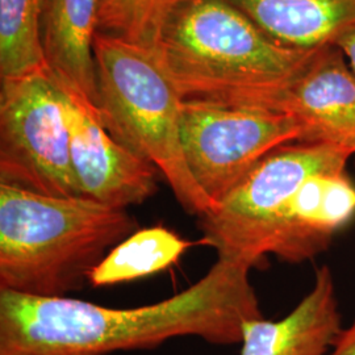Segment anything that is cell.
Returning a JSON list of instances; mask_svg holds the SVG:
<instances>
[{
    "mask_svg": "<svg viewBox=\"0 0 355 355\" xmlns=\"http://www.w3.org/2000/svg\"><path fill=\"white\" fill-rule=\"evenodd\" d=\"M250 270L217 258L187 290L136 308L0 291V355H108L189 336L241 343L245 324L263 318Z\"/></svg>",
    "mask_w": 355,
    "mask_h": 355,
    "instance_id": "1",
    "label": "cell"
},
{
    "mask_svg": "<svg viewBox=\"0 0 355 355\" xmlns=\"http://www.w3.org/2000/svg\"><path fill=\"white\" fill-rule=\"evenodd\" d=\"M315 51L280 44L229 0H183L154 48L184 101L266 110Z\"/></svg>",
    "mask_w": 355,
    "mask_h": 355,
    "instance_id": "2",
    "label": "cell"
},
{
    "mask_svg": "<svg viewBox=\"0 0 355 355\" xmlns=\"http://www.w3.org/2000/svg\"><path fill=\"white\" fill-rule=\"evenodd\" d=\"M127 209L0 183V291L61 297L139 230Z\"/></svg>",
    "mask_w": 355,
    "mask_h": 355,
    "instance_id": "3",
    "label": "cell"
},
{
    "mask_svg": "<svg viewBox=\"0 0 355 355\" xmlns=\"http://www.w3.org/2000/svg\"><path fill=\"white\" fill-rule=\"evenodd\" d=\"M95 110L114 140L155 166L190 215L214 205L191 175L182 146L184 99L155 53L95 35Z\"/></svg>",
    "mask_w": 355,
    "mask_h": 355,
    "instance_id": "4",
    "label": "cell"
},
{
    "mask_svg": "<svg viewBox=\"0 0 355 355\" xmlns=\"http://www.w3.org/2000/svg\"><path fill=\"white\" fill-rule=\"evenodd\" d=\"M350 159L349 153L328 145L291 142L277 148L199 217L202 242L215 249L218 259L262 266L292 195L313 175L346 170Z\"/></svg>",
    "mask_w": 355,
    "mask_h": 355,
    "instance_id": "5",
    "label": "cell"
},
{
    "mask_svg": "<svg viewBox=\"0 0 355 355\" xmlns=\"http://www.w3.org/2000/svg\"><path fill=\"white\" fill-rule=\"evenodd\" d=\"M0 183L80 196L62 94L49 71L0 80Z\"/></svg>",
    "mask_w": 355,
    "mask_h": 355,
    "instance_id": "6",
    "label": "cell"
},
{
    "mask_svg": "<svg viewBox=\"0 0 355 355\" xmlns=\"http://www.w3.org/2000/svg\"><path fill=\"white\" fill-rule=\"evenodd\" d=\"M299 137L300 129L288 114L203 99L183 102L184 158L191 175L214 207L268 153L297 142Z\"/></svg>",
    "mask_w": 355,
    "mask_h": 355,
    "instance_id": "7",
    "label": "cell"
},
{
    "mask_svg": "<svg viewBox=\"0 0 355 355\" xmlns=\"http://www.w3.org/2000/svg\"><path fill=\"white\" fill-rule=\"evenodd\" d=\"M58 87L62 94L71 164L80 196L119 209L150 199L158 191V178L162 175L159 170L114 140L91 103Z\"/></svg>",
    "mask_w": 355,
    "mask_h": 355,
    "instance_id": "8",
    "label": "cell"
},
{
    "mask_svg": "<svg viewBox=\"0 0 355 355\" xmlns=\"http://www.w3.org/2000/svg\"><path fill=\"white\" fill-rule=\"evenodd\" d=\"M270 110L296 121L297 142L333 146L355 159V74L336 44L318 48Z\"/></svg>",
    "mask_w": 355,
    "mask_h": 355,
    "instance_id": "9",
    "label": "cell"
},
{
    "mask_svg": "<svg viewBox=\"0 0 355 355\" xmlns=\"http://www.w3.org/2000/svg\"><path fill=\"white\" fill-rule=\"evenodd\" d=\"M355 220V182L346 170L309 178L286 204L270 249L287 263L324 253Z\"/></svg>",
    "mask_w": 355,
    "mask_h": 355,
    "instance_id": "10",
    "label": "cell"
},
{
    "mask_svg": "<svg viewBox=\"0 0 355 355\" xmlns=\"http://www.w3.org/2000/svg\"><path fill=\"white\" fill-rule=\"evenodd\" d=\"M341 330L334 277L322 266L311 291L287 316L245 324L241 355H328Z\"/></svg>",
    "mask_w": 355,
    "mask_h": 355,
    "instance_id": "11",
    "label": "cell"
},
{
    "mask_svg": "<svg viewBox=\"0 0 355 355\" xmlns=\"http://www.w3.org/2000/svg\"><path fill=\"white\" fill-rule=\"evenodd\" d=\"M98 10L99 0H46L41 24L44 55L51 78L94 107Z\"/></svg>",
    "mask_w": 355,
    "mask_h": 355,
    "instance_id": "12",
    "label": "cell"
},
{
    "mask_svg": "<svg viewBox=\"0 0 355 355\" xmlns=\"http://www.w3.org/2000/svg\"><path fill=\"white\" fill-rule=\"evenodd\" d=\"M270 37L312 51L355 28V0H229Z\"/></svg>",
    "mask_w": 355,
    "mask_h": 355,
    "instance_id": "13",
    "label": "cell"
},
{
    "mask_svg": "<svg viewBox=\"0 0 355 355\" xmlns=\"http://www.w3.org/2000/svg\"><path fill=\"white\" fill-rule=\"evenodd\" d=\"M192 245L162 225L139 229L104 257L89 283L105 287L154 275L175 265Z\"/></svg>",
    "mask_w": 355,
    "mask_h": 355,
    "instance_id": "14",
    "label": "cell"
},
{
    "mask_svg": "<svg viewBox=\"0 0 355 355\" xmlns=\"http://www.w3.org/2000/svg\"><path fill=\"white\" fill-rule=\"evenodd\" d=\"M46 0H0V80L48 71L41 24Z\"/></svg>",
    "mask_w": 355,
    "mask_h": 355,
    "instance_id": "15",
    "label": "cell"
},
{
    "mask_svg": "<svg viewBox=\"0 0 355 355\" xmlns=\"http://www.w3.org/2000/svg\"><path fill=\"white\" fill-rule=\"evenodd\" d=\"M183 0H99L96 33L146 49L157 46Z\"/></svg>",
    "mask_w": 355,
    "mask_h": 355,
    "instance_id": "16",
    "label": "cell"
},
{
    "mask_svg": "<svg viewBox=\"0 0 355 355\" xmlns=\"http://www.w3.org/2000/svg\"><path fill=\"white\" fill-rule=\"evenodd\" d=\"M328 355H355V318L347 328H343Z\"/></svg>",
    "mask_w": 355,
    "mask_h": 355,
    "instance_id": "17",
    "label": "cell"
},
{
    "mask_svg": "<svg viewBox=\"0 0 355 355\" xmlns=\"http://www.w3.org/2000/svg\"><path fill=\"white\" fill-rule=\"evenodd\" d=\"M336 45L343 51L347 62L355 74V28L353 31L347 32L346 35H343V37L336 42Z\"/></svg>",
    "mask_w": 355,
    "mask_h": 355,
    "instance_id": "18",
    "label": "cell"
}]
</instances>
